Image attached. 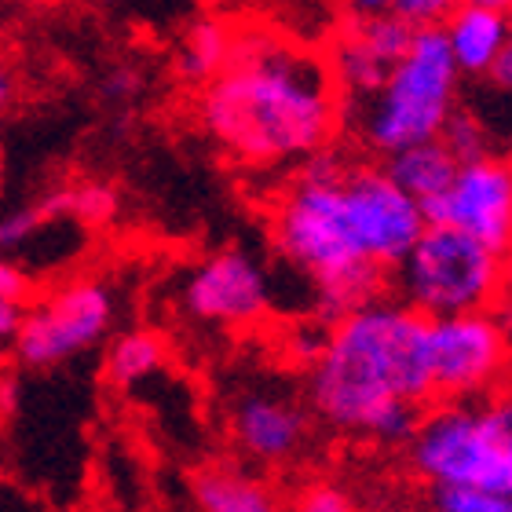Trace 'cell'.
Returning a JSON list of instances; mask_svg holds the SVG:
<instances>
[{
  "mask_svg": "<svg viewBox=\"0 0 512 512\" xmlns=\"http://www.w3.org/2000/svg\"><path fill=\"white\" fill-rule=\"evenodd\" d=\"M439 33H443L461 77H487L491 66L498 63L505 41L512 37V15L461 0L458 8L439 22Z\"/></svg>",
  "mask_w": 512,
  "mask_h": 512,
  "instance_id": "obj_13",
  "label": "cell"
},
{
  "mask_svg": "<svg viewBox=\"0 0 512 512\" xmlns=\"http://www.w3.org/2000/svg\"><path fill=\"white\" fill-rule=\"evenodd\" d=\"M286 512H359L352 494L337 487V483H311L308 491H300Z\"/></svg>",
  "mask_w": 512,
  "mask_h": 512,
  "instance_id": "obj_21",
  "label": "cell"
},
{
  "mask_svg": "<svg viewBox=\"0 0 512 512\" xmlns=\"http://www.w3.org/2000/svg\"><path fill=\"white\" fill-rule=\"evenodd\" d=\"M0 187H4V158H0Z\"/></svg>",
  "mask_w": 512,
  "mask_h": 512,
  "instance_id": "obj_34",
  "label": "cell"
},
{
  "mask_svg": "<svg viewBox=\"0 0 512 512\" xmlns=\"http://www.w3.org/2000/svg\"><path fill=\"white\" fill-rule=\"evenodd\" d=\"M22 308H26V300H15L0 293V352H8L11 341H15L19 322H22Z\"/></svg>",
  "mask_w": 512,
  "mask_h": 512,
  "instance_id": "obj_25",
  "label": "cell"
},
{
  "mask_svg": "<svg viewBox=\"0 0 512 512\" xmlns=\"http://www.w3.org/2000/svg\"><path fill=\"white\" fill-rule=\"evenodd\" d=\"M198 512H286L278 491L264 476L238 465H213L194 476Z\"/></svg>",
  "mask_w": 512,
  "mask_h": 512,
  "instance_id": "obj_14",
  "label": "cell"
},
{
  "mask_svg": "<svg viewBox=\"0 0 512 512\" xmlns=\"http://www.w3.org/2000/svg\"><path fill=\"white\" fill-rule=\"evenodd\" d=\"M436 512H512V494L491 487H432Z\"/></svg>",
  "mask_w": 512,
  "mask_h": 512,
  "instance_id": "obj_19",
  "label": "cell"
},
{
  "mask_svg": "<svg viewBox=\"0 0 512 512\" xmlns=\"http://www.w3.org/2000/svg\"><path fill=\"white\" fill-rule=\"evenodd\" d=\"M458 66L439 26H414V37L381 85L352 107V125L366 147L395 154L410 143L439 139L458 110Z\"/></svg>",
  "mask_w": 512,
  "mask_h": 512,
  "instance_id": "obj_4",
  "label": "cell"
},
{
  "mask_svg": "<svg viewBox=\"0 0 512 512\" xmlns=\"http://www.w3.org/2000/svg\"><path fill=\"white\" fill-rule=\"evenodd\" d=\"M439 139L450 147V154L458 161L465 158H476V154H487L491 150V132H487V125H483L476 114H469V110H454L450 114V121L443 125V132H439Z\"/></svg>",
  "mask_w": 512,
  "mask_h": 512,
  "instance_id": "obj_20",
  "label": "cell"
},
{
  "mask_svg": "<svg viewBox=\"0 0 512 512\" xmlns=\"http://www.w3.org/2000/svg\"><path fill=\"white\" fill-rule=\"evenodd\" d=\"M227 436L246 461L260 469H282L308 450L311 410L289 388L249 384L227 406Z\"/></svg>",
  "mask_w": 512,
  "mask_h": 512,
  "instance_id": "obj_11",
  "label": "cell"
},
{
  "mask_svg": "<svg viewBox=\"0 0 512 512\" xmlns=\"http://www.w3.org/2000/svg\"><path fill=\"white\" fill-rule=\"evenodd\" d=\"M198 121L235 161L278 169L330 147L344 99L326 55L282 33L242 30L224 70L202 85Z\"/></svg>",
  "mask_w": 512,
  "mask_h": 512,
  "instance_id": "obj_2",
  "label": "cell"
},
{
  "mask_svg": "<svg viewBox=\"0 0 512 512\" xmlns=\"http://www.w3.org/2000/svg\"><path fill=\"white\" fill-rule=\"evenodd\" d=\"M512 439V395L443 403L421 410L410 447V469L428 487H491L502 491Z\"/></svg>",
  "mask_w": 512,
  "mask_h": 512,
  "instance_id": "obj_6",
  "label": "cell"
},
{
  "mask_svg": "<svg viewBox=\"0 0 512 512\" xmlns=\"http://www.w3.org/2000/svg\"><path fill=\"white\" fill-rule=\"evenodd\" d=\"M425 224V209L388 169L344 165L322 150L275 202L271 238L311 282L319 315L333 322L381 293Z\"/></svg>",
  "mask_w": 512,
  "mask_h": 512,
  "instance_id": "obj_1",
  "label": "cell"
},
{
  "mask_svg": "<svg viewBox=\"0 0 512 512\" xmlns=\"http://www.w3.org/2000/svg\"><path fill=\"white\" fill-rule=\"evenodd\" d=\"M11 4H48V0H11Z\"/></svg>",
  "mask_w": 512,
  "mask_h": 512,
  "instance_id": "obj_32",
  "label": "cell"
},
{
  "mask_svg": "<svg viewBox=\"0 0 512 512\" xmlns=\"http://www.w3.org/2000/svg\"><path fill=\"white\" fill-rule=\"evenodd\" d=\"M461 0H395V15L406 19L410 26H439Z\"/></svg>",
  "mask_w": 512,
  "mask_h": 512,
  "instance_id": "obj_22",
  "label": "cell"
},
{
  "mask_svg": "<svg viewBox=\"0 0 512 512\" xmlns=\"http://www.w3.org/2000/svg\"><path fill=\"white\" fill-rule=\"evenodd\" d=\"M231 48H235V30L227 26L224 19H205L191 22L187 33L180 37V48H176V70H180L183 81L191 85H205L213 81L224 63L231 59Z\"/></svg>",
  "mask_w": 512,
  "mask_h": 512,
  "instance_id": "obj_16",
  "label": "cell"
},
{
  "mask_svg": "<svg viewBox=\"0 0 512 512\" xmlns=\"http://www.w3.org/2000/svg\"><path fill=\"white\" fill-rule=\"evenodd\" d=\"M30 289H33L30 271H26L15 256L0 253V293L15 300H30Z\"/></svg>",
  "mask_w": 512,
  "mask_h": 512,
  "instance_id": "obj_23",
  "label": "cell"
},
{
  "mask_svg": "<svg viewBox=\"0 0 512 512\" xmlns=\"http://www.w3.org/2000/svg\"><path fill=\"white\" fill-rule=\"evenodd\" d=\"M428 359L436 403L502 392L512 374V341L498 308L428 319Z\"/></svg>",
  "mask_w": 512,
  "mask_h": 512,
  "instance_id": "obj_8",
  "label": "cell"
},
{
  "mask_svg": "<svg viewBox=\"0 0 512 512\" xmlns=\"http://www.w3.org/2000/svg\"><path fill=\"white\" fill-rule=\"evenodd\" d=\"M502 491L512 494V439H509V461H505V480H502Z\"/></svg>",
  "mask_w": 512,
  "mask_h": 512,
  "instance_id": "obj_30",
  "label": "cell"
},
{
  "mask_svg": "<svg viewBox=\"0 0 512 512\" xmlns=\"http://www.w3.org/2000/svg\"><path fill=\"white\" fill-rule=\"evenodd\" d=\"M487 81H491V85L498 88V92H512V37L505 41L502 55H498V63L491 66Z\"/></svg>",
  "mask_w": 512,
  "mask_h": 512,
  "instance_id": "obj_27",
  "label": "cell"
},
{
  "mask_svg": "<svg viewBox=\"0 0 512 512\" xmlns=\"http://www.w3.org/2000/svg\"><path fill=\"white\" fill-rule=\"evenodd\" d=\"M469 4H480V8H494V11L512 15V0H469Z\"/></svg>",
  "mask_w": 512,
  "mask_h": 512,
  "instance_id": "obj_29",
  "label": "cell"
},
{
  "mask_svg": "<svg viewBox=\"0 0 512 512\" xmlns=\"http://www.w3.org/2000/svg\"><path fill=\"white\" fill-rule=\"evenodd\" d=\"M410 37H414V26L399 19L395 11L352 15V22L333 37L330 55H326L344 103H359L363 96H370L388 77V70L399 63Z\"/></svg>",
  "mask_w": 512,
  "mask_h": 512,
  "instance_id": "obj_12",
  "label": "cell"
},
{
  "mask_svg": "<svg viewBox=\"0 0 512 512\" xmlns=\"http://www.w3.org/2000/svg\"><path fill=\"white\" fill-rule=\"evenodd\" d=\"M505 300H512V289H509V297ZM505 326H509V341H512V304H509V315H505Z\"/></svg>",
  "mask_w": 512,
  "mask_h": 512,
  "instance_id": "obj_31",
  "label": "cell"
},
{
  "mask_svg": "<svg viewBox=\"0 0 512 512\" xmlns=\"http://www.w3.org/2000/svg\"><path fill=\"white\" fill-rule=\"evenodd\" d=\"M352 15H384L395 8V0H344Z\"/></svg>",
  "mask_w": 512,
  "mask_h": 512,
  "instance_id": "obj_28",
  "label": "cell"
},
{
  "mask_svg": "<svg viewBox=\"0 0 512 512\" xmlns=\"http://www.w3.org/2000/svg\"><path fill=\"white\" fill-rule=\"evenodd\" d=\"M406 512H436L432 505H425V509H406Z\"/></svg>",
  "mask_w": 512,
  "mask_h": 512,
  "instance_id": "obj_33",
  "label": "cell"
},
{
  "mask_svg": "<svg viewBox=\"0 0 512 512\" xmlns=\"http://www.w3.org/2000/svg\"><path fill=\"white\" fill-rule=\"evenodd\" d=\"M118 297L103 278H66L44 297L26 300L11 352L26 370H55L107 341Z\"/></svg>",
  "mask_w": 512,
  "mask_h": 512,
  "instance_id": "obj_7",
  "label": "cell"
},
{
  "mask_svg": "<svg viewBox=\"0 0 512 512\" xmlns=\"http://www.w3.org/2000/svg\"><path fill=\"white\" fill-rule=\"evenodd\" d=\"M425 216L512 256V158L487 150L458 161L447 191L428 205Z\"/></svg>",
  "mask_w": 512,
  "mask_h": 512,
  "instance_id": "obj_10",
  "label": "cell"
},
{
  "mask_svg": "<svg viewBox=\"0 0 512 512\" xmlns=\"http://www.w3.org/2000/svg\"><path fill=\"white\" fill-rule=\"evenodd\" d=\"M180 308L198 326L242 330L271 308V275L246 249H220L183 275Z\"/></svg>",
  "mask_w": 512,
  "mask_h": 512,
  "instance_id": "obj_9",
  "label": "cell"
},
{
  "mask_svg": "<svg viewBox=\"0 0 512 512\" xmlns=\"http://www.w3.org/2000/svg\"><path fill=\"white\" fill-rule=\"evenodd\" d=\"M136 88H139V77L128 70V66H118L114 74L103 81V92H107V99H128V96H136Z\"/></svg>",
  "mask_w": 512,
  "mask_h": 512,
  "instance_id": "obj_26",
  "label": "cell"
},
{
  "mask_svg": "<svg viewBox=\"0 0 512 512\" xmlns=\"http://www.w3.org/2000/svg\"><path fill=\"white\" fill-rule=\"evenodd\" d=\"M384 169L421 209H428L439 194L447 191L450 176L458 169V158L450 154L443 139H425V143H410V147L388 154Z\"/></svg>",
  "mask_w": 512,
  "mask_h": 512,
  "instance_id": "obj_15",
  "label": "cell"
},
{
  "mask_svg": "<svg viewBox=\"0 0 512 512\" xmlns=\"http://www.w3.org/2000/svg\"><path fill=\"white\" fill-rule=\"evenodd\" d=\"M308 403L341 436L403 447L436 403L428 319L381 293L337 315L311 359Z\"/></svg>",
  "mask_w": 512,
  "mask_h": 512,
  "instance_id": "obj_3",
  "label": "cell"
},
{
  "mask_svg": "<svg viewBox=\"0 0 512 512\" xmlns=\"http://www.w3.org/2000/svg\"><path fill=\"white\" fill-rule=\"evenodd\" d=\"M66 194V216L77 227H103L118 216V191L107 183H70Z\"/></svg>",
  "mask_w": 512,
  "mask_h": 512,
  "instance_id": "obj_18",
  "label": "cell"
},
{
  "mask_svg": "<svg viewBox=\"0 0 512 512\" xmlns=\"http://www.w3.org/2000/svg\"><path fill=\"white\" fill-rule=\"evenodd\" d=\"M395 293L425 319L502 308L512 289V256L447 224H432L392 267Z\"/></svg>",
  "mask_w": 512,
  "mask_h": 512,
  "instance_id": "obj_5",
  "label": "cell"
},
{
  "mask_svg": "<svg viewBox=\"0 0 512 512\" xmlns=\"http://www.w3.org/2000/svg\"><path fill=\"white\" fill-rule=\"evenodd\" d=\"M165 366V341L154 330H125L118 333L107 348L103 359V374L114 388H139L150 377L161 374Z\"/></svg>",
  "mask_w": 512,
  "mask_h": 512,
  "instance_id": "obj_17",
  "label": "cell"
},
{
  "mask_svg": "<svg viewBox=\"0 0 512 512\" xmlns=\"http://www.w3.org/2000/svg\"><path fill=\"white\" fill-rule=\"evenodd\" d=\"M315 4H322V0H315Z\"/></svg>",
  "mask_w": 512,
  "mask_h": 512,
  "instance_id": "obj_35",
  "label": "cell"
},
{
  "mask_svg": "<svg viewBox=\"0 0 512 512\" xmlns=\"http://www.w3.org/2000/svg\"><path fill=\"white\" fill-rule=\"evenodd\" d=\"M22 96V81H19V70L11 66L8 55H0V121L8 118L11 110H15V103H19Z\"/></svg>",
  "mask_w": 512,
  "mask_h": 512,
  "instance_id": "obj_24",
  "label": "cell"
}]
</instances>
